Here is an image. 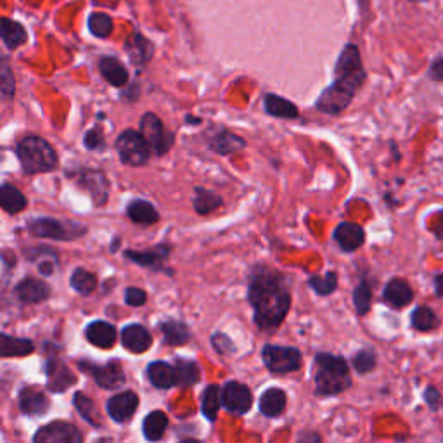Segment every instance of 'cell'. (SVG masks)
<instances>
[{
	"mask_svg": "<svg viewBox=\"0 0 443 443\" xmlns=\"http://www.w3.org/2000/svg\"><path fill=\"white\" fill-rule=\"evenodd\" d=\"M429 231L433 232L437 239L443 241V209H440V212H437L433 217H431Z\"/></svg>",
	"mask_w": 443,
	"mask_h": 443,
	"instance_id": "obj_51",
	"label": "cell"
},
{
	"mask_svg": "<svg viewBox=\"0 0 443 443\" xmlns=\"http://www.w3.org/2000/svg\"><path fill=\"white\" fill-rule=\"evenodd\" d=\"M87 26L88 31L98 38H108L115 30L113 18L106 13H92L87 19Z\"/></svg>",
	"mask_w": 443,
	"mask_h": 443,
	"instance_id": "obj_41",
	"label": "cell"
},
{
	"mask_svg": "<svg viewBox=\"0 0 443 443\" xmlns=\"http://www.w3.org/2000/svg\"><path fill=\"white\" fill-rule=\"evenodd\" d=\"M316 381L317 393L322 397H334L346 392L352 386L350 365L341 355L333 353H317L316 355Z\"/></svg>",
	"mask_w": 443,
	"mask_h": 443,
	"instance_id": "obj_3",
	"label": "cell"
},
{
	"mask_svg": "<svg viewBox=\"0 0 443 443\" xmlns=\"http://www.w3.org/2000/svg\"><path fill=\"white\" fill-rule=\"evenodd\" d=\"M0 82H2V95L6 99H13L16 94V80L11 71L7 58L2 59V70H0Z\"/></svg>",
	"mask_w": 443,
	"mask_h": 443,
	"instance_id": "obj_45",
	"label": "cell"
},
{
	"mask_svg": "<svg viewBox=\"0 0 443 443\" xmlns=\"http://www.w3.org/2000/svg\"><path fill=\"white\" fill-rule=\"evenodd\" d=\"M442 409H443V400H442Z\"/></svg>",
	"mask_w": 443,
	"mask_h": 443,
	"instance_id": "obj_57",
	"label": "cell"
},
{
	"mask_svg": "<svg viewBox=\"0 0 443 443\" xmlns=\"http://www.w3.org/2000/svg\"><path fill=\"white\" fill-rule=\"evenodd\" d=\"M139 128L142 132V135L146 137L152 155L161 158V156L170 152L173 142H175V135L165 128L163 122H161L155 113H144L142 118H140Z\"/></svg>",
	"mask_w": 443,
	"mask_h": 443,
	"instance_id": "obj_9",
	"label": "cell"
},
{
	"mask_svg": "<svg viewBox=\"0 0 443 443\" xmlns=\"http://www.w3.org/2000/svg\"><path fill=\"white\" fill-rule=\"evenodd\" d=\"M222 204H224V199H222V196L217 194V192L209 191L207 187H201V185L194 187L192 207H194V212L197 215H208V213H213L215 209H219Z\"/></svg>",
	"mask_w": 443,
	"mask_h": 443,
	"instance_id": "obj_34",
	"label": "cell"
},
{
	"mask_svg": "<svg viewBox=\"0 0 443 443\" xmlns=\"http://www.w3.org/2000/svg\"><path fill=\"white\" fill-rule=\"evenodd\" d=\"M248 300L256 328L261 331L277 329L291 308L288 277L271 267L256 265L249 273Z\"/></svg>",
	"mask_w": 443,
	"mask_h": 443,
	"instance_id": "obj_1",
	"label": "cell"
},
{
	"mask_svg": "<svg viewBox=\"0 0 443 443\" xmlns=\"http://www.w3.org/2000/svg\"><path fill=\"white\" fill-rule=\"evenodd\" d=\"M207 142L213 152L222 156L232 155V152H237L246 147V140L243 137L234 134V132H231L225 127H213L208 132Z\"/></svg>",
	"mask_w": 443,
	"mask_h": 443,
	"instance_id": "obj_14",
	"label": "cell"
},
{
	"mask_svg": "<svg viewBox=\"0 0 443 443\" xmlns=\"http://www.w3.org/2000/svg\"><path fill=\"white\" fill-rule=\"evenodd\" d=\"M14 295L21 303L33 305L47 301L52 295V288L43 279L37 277H26L14 288Z\"/></svg>",
	"mask_w": 443,
	"mask_h": 443,
	"instance_id": "obj_17",
	"label": "cell"
},
{
	"mask_svg": "<svg viewBox=\"0 0 443 443\" xmlns=\"http://www.w3.org/2000/svg\"><path fill=\"white\" fill-rule=\"evenodd\" d=\"M0 355L2 357H25L33 353V341L26 338H14L7 333L0 334Z\"/></svg>",
	"mask_w": 443,
	"mask_h": 443,
	"instance_id": "obj_33",
	"label": "cell"
},
{
	"mask_svg": "<svg viewBox=\"0 0 443 443\" xmlns=\"http://www.w3.org/2000/svg\"><path fill=\"white\" fill-rule=\"evenodd\" d=\"M212 343H213V346H215V350L220 353V355H231V353H234V350H236V346L231 341V338H229L227 334H224V333L213 334Z\"/></svg>",
	"mask_w": 443,
	"mask_h": 443,
	"instance_id": "obj_47",
	"label": "cell"
},
{
	"mask_svg": "<svg viewBox=\"0 0 443 443\" xmlns=\"http://www.w3.org/2000/svg\"><path fill=\"white\" fill-rule=\"evenodd\" d=\"M73 404H75V409L78 410L80 416L85 419L88 424L94 426V428L103 426L98 405L94 404V400H92L90 397H87V395H83V393H75Z\"/></svg>",
	"mask_w": 443,
	"mask_h": 443,
	"instance_id": "obj_39",
	"label": "cell"
},
{
	"mask_svg": "<svg viewBox=\"0 0 443 443\" xmlns=\"http://www.w3.org/2000/svg\"><path fill=\"white\" fill-rule=\"evenodd\" d=\"M168 428V417L163 410H152L144 417L142 433L149 442H158L163 438L165 431Z\"/></svg>",
	"mask_w": 443,
	"mask_h": 443,
	"instance_id": "obj_35",
	"label": "cell"
},
{
	"mask_svg": "<svg viewBox=\"0 0 443 443\" xmlns=\"http://www.w3.org/2000/svg\"><path fill=\"white\" fill-rule=\"evenodd\" d=\"M137 407H139V397H137V393L130 392V390L113 395L106 404L108 416L115 422H118V424L130 421L134 417Z\"/></svg>",
	"mask_w": 443,
	"mask_h": 443,
	"instance_id": "obj_16",
	"label": "cell"
},
{
	"mask_svg": "<svg viewBox=\"0 0 443 443\" xmlns=\"http://www.w3.org/2000/svg\"><path fill=\"white\" fill-rule=\"evenodd\" d=\"M28 232L35 237L54 241H73L87 234L85 225L75 220H59L52 217H37L26 225Z\"/></svg>",
	"mask_w": 443,
	"mask_h": 443,
	"instance_id": "obj_5",
	"label": "cell"
},
{
	"mask_svg": "<svg viewBox=\"0 0 443 443\" xmlns=\"http://www.w3.org/2000/svg\"><path fill=\"white\" fill-rule=\"evenodd\" d=\"M433 284H434V295H437L438 298H443V272L438 273V276H434Z\"/></svg>",
	"mask_w": 443,
	"mask_h": 443,
	"instance_id": "obj_52",
	"label": "cell"
},
{
	"mask_svg": "<svg viewBox=\"0 0 443 443\" xmlns=\"http://www.w3.org/2000/svg\"><path fill=\"white\" fill-rule=\"evenodd\" d=\"M118 246H120V237H115V241H113V244L110 246V251L115 253L116 249H118Z\"/></svg>",
	"mask_w": 443,
	"mask_h": 443,
	"instance_id": "obj_55",
	"label": "cell"
},
{
	"mask_svg": "<svg viewBox=\"0 0 443 443\" xmlns=\"http://www.w3.org/2000/svg\"><path fill=\"white\" fill-rule=\"evenodd\" d=\"M288 397L281 388H267L260 397V412L265 417H279L286 410Z\"/></svg>",
	"mask_w": 443,
	"mask_h": 443,
	"instance_id": "obj_27",
	"label": "cell"
},
{
	"mask_svg": "<svg viewBox=\"0 0 443 443\" xmlns=\"http://www.w3.org/2000/svg\"><path fill=\"white\" fill-rule=\"evenodd\" d=\"M16 156H18L23 172L28 175L52 172L59 165V156L56 149L38 135H28L19 140L16 146Z\"/></svg>",
	"mask_w": 443,
	"mask_h": 443,
	"instance_id": "obj_4",
	"label": "cell"
},
{
	"mask_svg": "<svg viewBox=\"0 0 443 443\" xmlns=\"http://www.w3.org/2000/svg\"><path fill=\"white\" fill-rule=\"evenodd\" d=\"M85 338L88 343L98 346V348L108 350L115 346L118 333H116V328L110 322L94 320L85 328Z\"/></svg>",
	"mask_w": 443,
	"mask_h": 443,
	"instance_id": "obj_23",
	"label": "cell"
},
{
	"mask_svg": "<svg viewBox=\"0 0 443 443\" xmlns=\"http://www.w3.org/2000/svg\"><path fill=\"white\" fill-rule=\"evenodd\" d=\"M410 324L419 333H429L440 325L437 313L429 307H417L410 313Z\"/></svg>",
	"mask_w": 443,
	"mask_h": 443,
	"instance_id": "obj_38",
	"label": "cell"
},
{
	"mask_svg": "<svg viewBox=\"0 0 443 443\" xmlns=\"http://www.w3.org/2000/svg\"><path fill=\"white\" fill-rule=\"evenodd\" d=\"M68 177L76 185L87 191L90 194L92 201H94L95 207H104L108 203V197H110V180H108L106 173L99 168H90V167H82L76 168V170L68 172Z\"/></svg>",
	"mask_w": 443,
	"mask_h": 443,
	"instance_id": "obj_7",
	"label": "cell"
},
{
	"mask_svg": "<svg viewBox=\"0 0 443 443\" xmlns=\"http://www.w3.org/2000/svg\"><path fill=\"white\" fill-rule=\"evenodd\" d=\"M368 73L355 43H346L334 66V80L322 90L316 108L324 115H341L364 85Z\"/></svg>",
	"mask_w": 443,
	"mask_h": 443,
	"instance_id": "obj_2",
	"label": "cell"
},
{
	"mask_svg": "<svg viewBox=\"0 0 443 443\" xmlns=\"http://www.w3.org/2000/svg\"><path fill=\"white\" fill-rule=\"evenodd\" d=\"M222 405L227 412L243 416L253 405V393L246 385L239 381L225 382L222 388Z\"/></svg>",
	"mask_w": 443,
	"mask_h": 443,
	"instance_id": "obj_11",
	"label": "cell"
},
{
	"mask_svg": "<svg viewBox=\"0 0 443 443\" xmlns=\"http://www.w3.org/2000/svg\"><path fill=\"white\" fill-rule=\"evenodd\" d=\"M185 122L187 123H192V125H199L201 123V118H197V116H185Z\"/></svg>",
	"mask_w": 443,
	"mask_h": 443,
	"instance_id": "obj_54",
	"label": "cell"
},
{
	"mask_svg": "<svg viewBox=\"0 0 443 443\" xmlns=\"http://www.w3.org/2000/svg\"><path fill=\"white\" fill-rule=\"evenodd\" d=\"M115 147L120 161L127 167H144L152 155L142 132L130 130V128L118 135Z\"/></svg>",
	"mask_w": 443,
	"mask_h": 443,
	"instance_id": "obj_6",
	"label": "cell"
},
{
	"mask_svg": "<svg viewBox=\"0 0 443 443\" xmlns=\"http://www.w3.org/2000/svg\"><path fill=\"white\" fill-rule=\"evenodd\" d=\"M47 386L52 393H64L76 382V376L59 357H49L46 362Z\"/></svg>",
	"mask_w": 443,
	"mask_h": 443,
	"instance_id": "obj_15",
	"label": "cell"
},
{
	"mask_svg": "<svg viewBox=\"0 0 443 443\" xmlns=\"http://www.w3.org/2000/svg\"><path fill=\"white\" fill-rule=\"evenodd\" d=\"M127 215L134 224L139 225H155L160 220L158 209L146 199H134L132 203H128Z\"/></svg>",
	"mask_w": 443,
	"mask_h": 443,
	"instance_id": "obj_30",
	"label": "cell"
},
{
	"mask_svg": "<svg viewBox=\"0 0 443 443\" xmlns=\"http://www.w3.org/2000/svg\"><path fill=\"white\" fill-rule=\"evenodd\" d=\"M163 341L170 346H182L191 341V329L182 320L167 319L160 324Z\"/></svg>",
	"mask_w": 443,
	"mask_h": 443,
	"instance_id": "obj_29",
	"label": "cell"
},
{
	"mask_svg": "<svg viewBox=\"0 0 443 443\" xmlns=\"http://www.w3.org/2000/svg\"><path fill=\"white\" fill-rule=\"evenodd\" d=\"M264 108H265V111H267V115L273 116V118L295 120L300 116V110H298L296 104H293L291 100L281 98V95H277V94L265 95Z\"/></svg>",
	"mask_w": 443,
	"mask_h": 443,
	"instance_id": "obj_28",
	"label": "cell"
},
{
	"mask_svg": "<svg viewBox=\"0 0 443 443\" xmlns=\"http://www.w3.org/2000/svg\"><path fill=\"white\" fill-rule=\"evenodd\" d=\"M19 409L25 416H43V414L49 412L51 402L47 395L42 390H38L37 386H25L19 392Z\"/></svg>",
	"mask_w": 443,
	"mask_h": 443,
	"instance_id": "obj_18",
	"label": "cell"
},
{
	"mask_svg": "<svg viewBox=\"0 0 443 443\" xmlns=\"http://www.w3.org/2000/svg\"><path fill=\"white\" fill-rule=\"evenodd\" d=\"M353 305H355V312L358 316H365L372 305V288L365 279H362L357 284L355 291H353Z\"/></svg>",
	"mask_w": 443,
	"mask_h": 443,
	"instance_id": "obj_42",
	"label": "cell"
},
{
	"mask_svg": "<svg viewBox=\"0 0 443 443\" xmlns=\"http://www.w3.org/2000/svg\"><path fill=\"white\" fill-rule=\"evenodd\" d=\"M382 300L395 310L405 308L407 305H410L414 301V289L412 286L407 283L405 279L400 277H395L385 286V291H382Z\"/></svg>",
	"mask_w": 443,
	"mask_h": 443,
	"instance_id": "obj_21",
	"label": "cell"
},
{
	"mask_svg": "<svg viewBox=\"0 0 443 443\" xmlns=\"http://www.w3.org/2000/svg\"><path fill=\"white\" fill-rule=\"evenodd\" d=\"M0 35H2L4 46L9 51H16L18 47L25 46L28 42V33L25 26L19 21H13L9 18L2 19V28H0Z\"/></svg>",
	"mask_w": 443,
	"mask_h": 443,
	"instance_id": "obj_31",
	"label": "cell"
},
{
	"mask_svg": "<svg viewBox=\"0 0 443 443\" xmlns=\"http://www.w3.org/2000/svg\"><path fill=\"white\" fill-rule=\"evenodd\" d=\"M83 146H85L88 151H103L104 146H106L103 128L95 127L92 128V130H88L87 134L83 135Z\"/></svg>",
	"mask_w": 443,
	"mask_h": 443,
	"instance_id": "obj_46",
	"label": "cell"
},
{
	"mask_svg": "<svg viewBox=\"0 0 443 443\" xmlns=\"http://www.w3.org/2000/svg\"><path fill=\"white\" fill-rule=\"evenodd\" d=\"M175 372H177V386L180 388H189V386L197 385L201 380V369L199 364L191 358H175Z\"/></svg>",
	"mask_w": 443,
	"mask_h": 443,
	"instance_id": "obj_32",
	"label": "cell"
},
{
	"mask_svg": "<svg viewBox=\"0 0 443 443\" xmlns=\"http://www.w3.org/2000/svg\"><path fill=\"white\" fill-rule=\"evenodd\" d=\"M310 440V438H312V440H316V442H319L320 440V437L319 434H301V437H298V440Z\"/></svg>",
	"mask_w": 443,
	"mask_h": 443,
	"instance_id": "obj_53",
	"label": "cell"
},
{
	"mask_svg": "<svg viewBox=\"0 0 443 443\" xmlns=\"http://www.w3.org/2000/svg\"><path fill=\"white\" fill-rule=\"evenodd\" d=\"M122 338V345L128 352L132 353H144L151 348L152 345V336L144 325L140 324H128L125 325L120 333Z\"/></svg>",
	"mask_w": 443,
	"mask_h": 443,
	"instance_id": "obj_22",
	"label": "cell"
},
{
	"mask_svg": "<svg viewBox=\"0 0 443 443\" xmlns=\"http://www.w3.org/2000/svg\"><path fill=\"white\" fill-rule=\"evenodd\" d=\"M78 369L90 374L92 380L98 382L103 390H118L127 381L122 364L118 360H110L104 365L92 364L88 360H78Z\"/></svg>",
	"mask_w": 443,
	"mask_h": 443,
	"instance_id": "obj_10",
	"label": "cell"
},
{
	"mask_svg": "<svg viewBox=\"0 0 443 443\" xmlns=\"http://www.w3.org/2000/svg\"><path fill=\"white\" fill-rule=\"evenodd\" d=\"M99 71L108 83L116 88L128 85V70L115 56H103L99 59Z\"/></svg>",
	"mask_w": 443,
	"mask_h": 443,
	"instance_id": "obj_24",
	"label": "cell"
},
{
	"mask_svg": "<svg viewBox=\"0 0 443 443\" xmlns=\"http://www.w3.org/2000/svg\"><path fill=\"white\" fill-rule=\"evenodd\" d=\"M222 407V388L219 385H209L201 397V412L209 422L217 421Z\"/></svg>",
	"mask_w": 443,
	"mask_h": 443,
	"instance_id": "obj_37",
	"label": "cell"
},
{
	"mask_svg": "<svg viewBox=\"0 0 443 443\" xmlns=\"http://www.w3.org/2000/svg\"><path fill=\"white\" fill-rule=\"evenodd\" d=\"M147 380L155 388L170 390L177 385L175 365L167 364L163 360H155L147 365L146 369Z\"/></svg>",
	"mask_w": 443,
	"mask_h": 443,
	"instance_id": "obj_25",
	"label": "cell"
},
{
	"mask_svg": "<svg viewBox=\"0 0 443 443\" xmlns=\"http://www.w3.org/2000/svg\"><path fill=\"white\" fill-rule=\"evenodd\" d=\"M334 241L338 246L343 249L345 253H353L358 248L364 246L365 243V231L358 224L353 222H341L336 229H334Z\"/></svg>",
	"mask_w": 443,
	"mask_h": 443,
	"instance_id": "obj_19",
	"label": "cell"
},
{
	"mask_svg": "<svg viewBox=\"0 0 443 443\" xmlns=\"http://www.w3.org/2000/svg\"><path fill=\"white\" fill-rule=\"evenodd\" d=\"M0 204H2L4 212L14 215V213L23 212L26 208L28 199L18 187L11 184H2V187H0Z\"/></svg>",
	"mask_w": 443,
	"mask_h": 443,
	"instance_id": "obj_36",
	"label": "cell"
},
{
	"mask_svg": "<svg viewBox=\"0 0 443 443\" xmlns=\"http://www.w3.org/2000/svg\"><path fill=\"white\" fill-rule=\"evenodd\" d=\"M172 253L170 244L163 243L158 244V246L147 249V251H134V249H127L125 251V256L128 260H132L134 264L140 265V267L149 269V271L155 272H170L167 269V260Z\"/></svg>",
	"mask_w": 443,
	"mask_h": 443,
	"instance_id": "obj_12",
	"label": "cell"
},
{
	"mask_svg": "<svg viewBox=\"0 0 443 443\" xmlns=\"http://www.w3.org/2000/svg\"><path fill=\"white\" fill-rule=\"evenodd\" d=\"M308 286L319 296H329L336 291L338 288V273L328 272L325 276H312L308 279Z\"/></svg>",
	"mask_w": 443,
	"mask_h": 443,
	"instance_id": "obj_43",
	"label": "cell"
},
{
	"mask_svg": "<svg viewBox=\"0 0 443 443\" xmlns=\"http://www.w3.org/2000/svg\"><path fill=\"white\" fill-rule=\"evenodd\" d=\"M428 78L431 80V82L443 83V58L433 59V63L429 64Z\"/></svg>",
	"mask_w": 443,
	"mask_h": 443,
	"instance_id": "obj_50",
	"label": "cell"
},
{
	"mask_svg": "<svg viewBox=\"0 0 443 443\" xmlns=\"http://www.w3.org/2000/svg\"><path fill=\"white\" fill-rule=\"evenodd\" d=\"M264 364L273 374H289L301 369V352L295 346L265 345L261 350Z\"/></svg>",
	"mask_w": 443,
	"mask_h": 443,
	"instance_id": "obj_8",
	"label": "cell"
},
{
	"mask_svg": "<svg viewBox=\"0 0 443 443\" xmlns=\"http://www.w3.org/2000/svg\"><path fill=\"white\" fill-rule=\"evenodd\" d=\"M82 440L83 437L78 428L63 421H54L42 426L33 437V442L37 443H80Z\"/></svg>",
	"mask_w": 443,
	"mask_h": 443,
	"instance_id": "obj_13",
	"label": "cell"
},
{
	"mask_svg": "<svg viewBox=\"0 0 443 443\" xmlns=\"http://www.w3.org/2000/svg\"><path fill=\"white\" fill-rule=\"evenodd\" d=\"M70 284L78 295L90 296L92 293L95 291V288H98V276L85 271V269H76V271L71 273Z\"/></svg>",
	"mask_w": 443,
	"mask_h": 443,
	"instance_id": "obj_40",
	"label": "cell"
},
{
	"mask_svg": "<svg viewBox=\"0 0 443 443\" xmlns=\"http://www.w3.org/2000/svg\"><path fill=\"white\" fill-rule=\"evenodd\" d=\"M123 49L127 52L128 59L135 66H146V64L152 59L155 54V46L151 40L144 37L140 31H134L123 43Z\"/></svg>",
	"mask_w": 443,
	"mask_h": 443,
	"instance_id": "obj_20",
	"label": "cell"
},
{
	"mask_svg": "<svg viewBox=\"0 0 443 443\" xmlns=\"http://www.w3.org/2000/svg\"><path fill=\"white\" fill-rule=\"evenodd\" d=\"M424 402L428 404L431 410H437L438 407H442V395L434 386H428L424 390Z\"/></svg>",
	"mask_w": 443,
	"mask_h": 443,
	"instance_id": "obj_49",
	"label": "cell"
},
{
	"mask_svg": "<svg viewBox=\"0 0 443 443\" xmlns=\"http://www.w3.org/2000/svg\"><path fill=\"white\" fill-rule=\"evenodd\" d=\"M26 259L35 261L42 277H49L59 267V255L49 246H37L26 249Z\"/></svg>",
	"mask_w": 443,
	"mask_h": 443,
	"instance_id": "obj_26",
	"label": "cell"
},
{
	"mask_svg": "<svg viewBox=\"0 0 443 443\" xmlns=\"http://www.w3.org/2000/svg\"><path fill=\"white\" fill-rule=\"evenodd\" d=\"M125 301H127V305H130V307H142V305L147 301V295L144 289L130 286V288H127V291H125Z\"/></svg>",
	"mask_w": 443,
	"mask_h": 443,
	"instance_id": "obj_48",
	"label": "cell"
},
{
	"mask_svg": "<svg viewBox=\"0 0 443 443\" xmlns=\"http://www.w3.org/2000/svg\"><path fill=\"white\" fill-rule=\"evenodd\" d=\"M353 369L358 374H369L370 370L376 369L377 365V353L372 348H362L360 352H357L352 358Z\"/></svg>",
	"mask_w": 443,
	"mask_h": 443,
	"instance_id": "obj_44",
	"label": "cell"
},
{
	"mask_svg": "<svg viewBox=\"0 0 443 443\" xmlns=\"http://www.w3.org/2000/svg\"><path fill=\"white\" fill-rule=\"evenodd\" d=\"M410 2H416V4H421V2H429V0H410Z\"/></svg>",
	"mask_w": 443,
	"mask_h": 443,
	"instance_id": "obj_56",
	"label": "cell"
}]
</instances>
